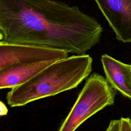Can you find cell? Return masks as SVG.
Wrapping results in <instances>:
<instances>
[{
    "mask_svg": "<svg viewBox=\"0 0 131 131\" xmlns=\"http://www.w3.org/2000/svg\"><path fill=\"white\" fill-rule=\"evenodd\" d=\"M101 25L76 6L54 0H0V42L83 55L99 43Z\"/></svg>",
    "mask_w": 131,
    "mask_h": 131,
    "instance_id": "obj_1",
    "label": "cell"
},
{
    "mask_svg": "<svg viewBox=\"0 0 131 131\" xmlns=\"http://www.w3.org/2000/svg\"><path fill=\"white\" fill-rule=\"evenodd\" d=\"M93 59L88 54L74 55L56 61L26 82L8 92L11 107L24 106L43 98L76 88L92 71Z\"/></svg>",
    "mask_w": 131,
    "mask_h": 131,
    "instance_id": "obj_2",
    "label": "cell"
},
{
    "mask_svg": "<svg viewBox=\"0 0 131 131\" xmlns=\"http://www.w3.org/2000/svg\"><path fill=\"white\" fill-rule=\"evenodd\" d=\"M116 90L106 78L93 73L84 86L58 131H75L88 118L104 107L113 105Z\"/></svg>",
    "mask_w": 131,
    "mask_h": 131,
    "instance_id": "obj_3",
    "label": "cell"
},
{
    "mask_svg": "<svg viewBox=\"0 0 131 131\" xmlns=\"http://www.w3.org/2000/svg\"><path fill=\"white\" fill-rule=\"evenodd\" d=\"M68 53L47 47L0 42V70L14 64L56 61L67 58Z\"/></svg>",
    "mask_w": 131,
    "mask_h": 131,
    "instance_id": "obj_4",
    "label": "cell"
},
{
    "mask_svg": "<svg viewBox=\"0 0 131 131\" xmlns=\"http://www.w3.org/2000/svg\"><path fill=\"white\" fill-rule=\"evenodd\" d=\"M117 40L131 42V0H94Z\"/></svg>",
    "mask_w": 131,
    "mask_h": 131,
    "instance_id": "obj_5",
    "label": "cell"
},
{
    "mask_svg": "<svg viewBox=\"0 0 131 131\" xmlns=\"http://www.w3.org/2000/svg\"><path fill=\"white\" fill-rule=\"evenodd\" d=\"M101 61L105 78L122 95L131 99V64L124 63L103 54Z\"/></svg>",
    "mask_w": 131,
    "mask_h": 131,
    "instance_id": "obj_6",
    "label": "cell"
},
{
    "mask_svg": "<svg viewBox=\"0 0 131 131\" xmlns=\"http://www.w3.org/2000/svg\"><path fill=\"white\" fill-rule=\"evenodd\" d=\"M54 62L45 61L14 64L0 70V89H13L21 85Z\"/></svg>",
    "mask_w": 131,
    "mask_h": 131,
    "instance_id": "obj_7",
    "label": "cell"
},
{
    "mask_svg": "<svg viewBox=\"0 0 131 131\" xmlns=\"http://www.w3.org/2000/svg\"><path fill=\"white\" fill-rule=\"evenodd\" d=\"M120 121V131H131V119L121 117Z\"/></svg>",
    "mask_w": 131,
    "mask_h": 131,
    "instance_id": "obj_8",
    "label": "cell"
},
{
    "mask_svg": "<svg viewBox=\"0 0 131 131\" xmlns=\"http://www.w3.org/2000/svg\"><path fill=\"white\" fill-rule=\"evenodd\" d=\"M121 121L120 120H111L105 131H120Z\"/></svg>",
    "mask_w": 131,
    "mask_h": 131,
    "instance_id": "obj_9",
    "label": "cell"
}]
</instances>
